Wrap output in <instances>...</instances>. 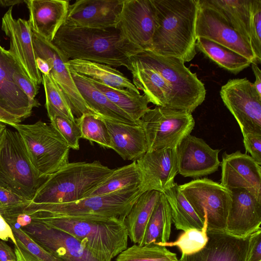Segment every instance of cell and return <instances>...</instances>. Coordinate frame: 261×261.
I'll use <instances>...</instances> for the list:
<instances>
[{
	"instance_id": "24",
	"label": "cell",
	"mask_w": 261,
	"mask_h": 261,
	"mask_svg": "<svg viewBox=\"0 0 261 261\" xmlns=\"http://www.w3.org/2000/svg\"><path fill=\"white\" fill-rule=\"evenodd\" d=\"M33 31L51 42L64 24L70 5L67 0H26Z\"/></svg>"
},
{
	"instance_id": "31",
	"label": "cell",
	"mask_w": 261,
	"mask_h": 261,
	"mask_svg": "<svg viewBox=\"0 0 261 261\" xmlns=\"http://www.w3.org/2000/svg\"><path fill=\"white\" fill-rule=\"evenodd\" d=\"M163 193L170 206L172 223L177 230L184 231L191 228H203V222L180 192L177 183Z\"/></svg>"
},
{
	"instance_id": "40",
	"label": "cell",
	"mask_w": 261,
	"mask_h": 261,
	"mask_svg": "<svg viewBox=\"0 0 261 261\" xmlns=\"http://www.w3.org/2000/svg\"><path fill=\"white\" fill-rule=\"evenodd\" d=\"M31 201L0 186V214L11 226Z\"/></svg>"
},
{
	"instance_id": "13",
	"label": "cell",
	"mask_w": 261,
	"mask_h": 261,
	"mask_svg": "<svg viewBox=\"0 0 261 261\" xmlns=\"http://www.w3.org/2000/svg\"><path fill=\"white\" fill-rule=\"evenodd\" d=\"M32 239L61 261H111L64 231L32 221L21 227Z\"/></svg>"
},
{
	"instance_id": "5",
	"label": "cell",
	"mask_w": 261,
	"mask_h": 261,
	"mask_svg": "<svg viewBox=\"0 0 261 261\" xmlns=\"http://www.w3.org/2000/svg\"><path fill=\"white\" fill-rule=\"evenodd\" d=\"M144 192L141 186L71 202L37 204L31 201L24 212L56 216L117 219L124 222L135 202Z\"/></svg>"
},
{
	"instance_id": "50",
	"label": "cell",
	"mask_w": 261,
	"mask_h": 261,
	"mask_svg": "<svg viewBox=\"0 0 261 261\" xmlns=\"http://www.w3.org/2000/svg\"><path fill=\"white\" fill-rule=\"evenodd\" d=\"M14 246L16 261H36L22 247L18 244Z\"/></svg>"
},
{
	"instance_id": "53",
	"label": "cell",
	"mask_w": 261,
	"mask_h": 261,
	"mask_svg": "<svg viewBox=\"0 0 261 261\" xmlns=\"http://www.w3.org/2000/svg\"><path fill=\"white\" fill-rule=\"evenodd\" d=\"M32 222L31 217L24 212L20 214L16 218V222L21 227H25L30 224Z\"/></svg>"
},
{
	"instance_id": "55",
	"label": "cell",
	"mask_w": 261,
	"mask_h": 261,
	"mask_svg": "<svg viewBox=\"0 0 261 261\" xmlns=\"http://www.w3.org/2000/svg\"><path fill=\"white\" fill-rule=\"evenodd\" d=\"M7 127L5 124L0 122V149L2 147L6 137Z\"/></svg>"
},
{
	"instance_id": "25",
	"label": "cell",
	"mask_w": 261,
	"mask_h": 261,
	"mask_svg": "<svg viewBox=\"0 0 261 261\" xmlns=\"http://www.w3.org/2000/svg\"><path fill=\"white\" fill-rule=\"evenodd\" d=\"M100 118L107 126L111 149L123 160L136 161L148 151L146 136L141 122L126 124Z\"/></svg>"
},
{
	"instance_id": "20",
	"label": "cell",
	"mask_w": 261,
	"mask_h": 261,
	"mask_svg": "<svg viewBox=\"0 0 261 261\" xmlns=\"http://www.w3.org/2000/svg\"><path fill=\"white\" fill-rule=\"evenodd\" d=\"M136 162L142 174L144 192L155 190L163 193L175 183L178 173L176 148L147 151Z\"/></svg>"
},
{
	"instance_id": "46",
	"label": "cell",
	"mask_w": 261,
	"mask_h": 261,
	"mask_svg": "<svg viewBox=\"0 0 261 261\" xmlns=\"http://www.w3.org/2000/svg\"><path fill=\"white\" fill-rule=\"evenodd\" d=\"M247 261H261V229L250 235Z\"/></svg>"
},
{
	"instance_id": "8",
	"label": "cell",
	"mask_w": 261,
	"mask_h": 261,
	"mask_svg": "<svg viewBox=\"0 0 261 261\" xmlns=\"http://www.w3.org/2000/svg\"><path fill=\"white\" fill-rule=\"evenodd\" d=\"M13 127L20 136L33 166L41 175L50 176L69 163L70 148L50 124L39 120Z\"/></svg>"
},
{
	"instance_id": "32",
	"label": "cell",
	"mask_w": 261,
	"mask_h": 261,
	"mask_svg": "<svg viewBox=\"0 0 261 261\" xmlns=\"http://www.w3.org/2000/svg\"><path fill=\"white\" fill-rule=\"evenodd\" d=\"M172 223L170 206L162 193L148 222L143 245H158L167 242L171 234Z\"/></svg>"
},
{
	"instance_id": "29",
	"label": "cell",
	"mask_w": 261,
	"mask_h": 261,
	"mask_svg": "<svg viewBox=\"0 0 261 261\" xmlns=\"http://www.w3.org/2000/svg\"><path fill=\"white\" fill-rule=\"evenodd\" d=\"M161 193L155 190L144 192L126 216L124 223L128 237L135 244L143 245L148 222Z\"/></svg>"
},
{
	"instance_id": "44",
	"label": "cell",
	"mask_w": 261,
	"mask_h": 261,
	"mask_svg": "<svg viewBox=\"0 0 261 261\" xmlns=\"http://www.w3.org/2000/svg\"><path fill=\"white\" fill-rule=\"evenodd\" d=\"M13 79L15 83L27 95L30 100L34 103L39 106L40 103L35 98L38 92L39 85L33 82L21 72H15L13 74Z\"/></svg>"
},
{
	"instance_id": "7",
	"label": "cell",
	"mask_w": 261,
	"mask_h": 261,
	"mask_svg": "<svg viewBox=\"0 0 261 261\" xmlns=\"http://www.w3.org/2000/svg\"><path fill=\"white\" fill-rule=\"evenodd\" d=\"M135 56L155 69L163 76L171 93L170 108L192 113L204 100V84L176 58L143 51Z\"/></svg>"
},
{
	"instance_id": "43",
	"label": "cell",
	"mask_w": 261,
	"mask_h": 261,
	"mask_svg": "<svg viewBox=\"0 0 261 261\" xmlns=\"http://www.w3.org/2000/svg\"><path fill=\"white\" fill-rule=\"evenodd\" d=\"M11 228L17 244L24 248L36 261H61L32 239L21 228Z\"/></svg>"
},
{
	"instance_id": "45",
	"label": "cell",
	"mask_w": 261,
	"mask_h": 261,
	"mask_svg": "<svg viewBox=\"0 0 261 261\" xmlns=\"http://www.w3.org/2000/svg\"><path fill=\"white\" fill-rule=\"evenodd\" d=\"M243 143L246 152L261 165V135L248 133L243 135Z\"/></svg>"
},
{
	"instance_id": "42",
	"label": "cell",
	"mask_w": 261,
	"mask_h": 261,
	"mask_svg": "<svg viewBox=\"0 0 261 261\" xmlns=\"http://www.w3.org/2000/svg\"><path fill=\"white\" fill-rule=\"evenodd\" d=\"M50 124L61 135L69 147L74 150L80 148L79 141L82 133L79 126L75 121H70L59 116L49 118Z\"/></svg>"
},
{
	"instance_id": "37",
	"label": "cell",
	"mask_w": 261,
	"mask_h": 261,
	"mask_svg": "<svg viewBox=\"0 0 261 261\" xmlns=\"http://www.w3.org/2000/svg\"><path fill=\"white\" fill-rule=\"evenodd\" d=\"M42 76L45 94V106L49 118L59 116L70 121H75L69 106L50 75L42 74Z\"/></svg>"
},
{
	"instance_id": "39",
	"label": "cell",
	"mask_w": 261,
	"mask_h": 261,
	"mask_svg": "<svg viewBox=\"0 0 261 261\" xmlns=\"http://www.w3.org/2000/svg\"><path fill=\"white\" fill-rule=\"evenodd\" d=\"M204 226L201 229L191 228L181 233L173 242H166L158 245L165 247H177L181 255L196 253L203 248L208 240L207 223L204 220Z\"/></svg>"
},
{
	"instance_id": "33",
	"label": "cell",
	"mask_w": 261,
	"mask_h": 261,
	"mask_svg": "<svg viewBox=\"0 0 261 261\" xmlns=\"http://www.w3.org/2000/svg\"><path fill=\"white\" fill-rule=\"evenodd\" d=\"M196 48L219 66L234 74L251 64L248 59L239 54L204 38H197Z\"/></svg>"
},
{
	"instance_id": "28",
	"label": "cell",
	"mask_w": 261,
	"mask_h": 261,
	"mask_svg": "<svg viewBox=\"0 0 261 261\" xmlns=\"http://www.w3.org/2000/svg\"><path fill=\"white\" fill-rule=\"evenodd\" d=\"M66 64L70 71L89 80L114 88L127 89L140 94L130 80L112 66L80 59L69 60Z\"/></svg>"
},
{
	"instance_id": "14",
	"label": "cell",
	"mask_w": 261,
	"mask_h": 261,
	"mask_svg": "<svg viewBox=\"0 0 261 261\" xmlns=\"http://www.w3.org/2000/svg\"><path fill=\"white\" fill-rule=\"evenodd\" d=\"M196 23V38H204L225 46L258 64L249 43L225 18L205 0H198Z\"/></svg>"
},
{
	"instance_id": "49",
	"label": "cell",
	"mask_w": 261,
	"mask_h": 261,
	"mask_svg": "<svg viewBox=\"0 0 261 261\" xmlns=\"http://www.w3.org/2000/svg\"><path fill=\"white\" fill-rule=\"evenodd\" d=\"M21 120L7 112L0 107V122L13 126L20 123Z\"/></svg>"
},
{
	"instance_id": "36",
	"label": "cell",
	"mask_w": 261,
	"mask_h": 261,
	"mask_svg": "<svg viewBox=\"0 0 261 261\" xmlns=\"http://www.w3.org/2000/svg\"><path fill=\"white\" fill-rule=\"evenodd\" d=\"M116 261H178L176 254L159 245L135 244L118 255Z\"/></svg>"
},
{
	"instance_id": "52",
	"label": "cell",
	"mask_w": 261,
	"mask_h": 261,
	"mask_svg": "<svg viewBox=\"0 0 261 261\" xmlns=\"http://www.w3.org/2000/svg\"><path fill=\"white\" fill-rule=\"evenodd\" d=\"M36 64L41 74L49 75L50 72V66L48 62L42 58L36 57Z\"/></svg>"
},
{
	"instance_id": "6",
	"label": "cell",
	"mask_w": 261,
	"mask_h": 261,
	"mask_svg": "<svg viewBox=\"0 0 261 261\" xmlns=\"http://www.w3.org/2000/svg\"><path fill=\"white\" fill-rule=\"evenodd\" d=\"M49 176L34 167L19 133L7 128L0 149V186L32 201Z\"/></svg>"
},
{
	"instance_id": "2",
	"label": "cell",
	"mask_w": 261,
	"mask_h": 261,
	"mask_svg": "<svg viewBox=\"0 0 261 261\" xmlns=\"http://www.w3.org/2000/svg\"><path fill=\"white\" fill-rule=\"evenodd\" d=\"M155 27L151 51L184 63L196 55V23L198 0H152Z\"/></svg>"
},
{
	"instance_id": "3",
	"label": "cell",
	"mask_w": 261,
	"mask_h": 261,
	"mask_svg": "<svg viewBox=\"0 0 261 261\" xmlns=\"http://www.w3.org/2000/svg\"><path fill=\"white\" fill-rule=\"evenodd\" d=\"M27 214L32 221L70 234L110 260L127 248V231L124 222L119 219Z\"/></svg>"
},
{
	"instance_id": "48",
	"label": "cell",
	"mask_w": 261,
	"mask_h": 261,
	"mask_svg": "<svg viewBox=\"0 0 261 261\" xmlns=\"http://www.w3.org/2000/svg\"><path fill=\"white\" fill-rule=\"evenodd\" d=\"M16 261L14 251L4 241H0V261Z\"/></svg>"
},
{
	"instance_id": "22",
	"label": "cell",
	"mask_w": 261,
	"mask_h": 261,
	"mask_svg": "<svg viewBox=\"0 0 261 261\" xmlns=\"http://www.w3.org/2000/svg\"><path fill=\"white\" fill-rule=\"evenodd\" d=\"M229 190L230 204L225 231L246 237L260 229L261 200L245 189Z\"/></svg>"
},
{
	"instance_id": "26",
	"label": "cell",
	"mask_w": 261,
	"mask_h": 261,
	"mask_svg": "<svg viewBox=\"0 0 261 261\" xmlns=\"http://www.w3.org/2000/svg\"><path fill=\"white\" fill-rule=\"evenodd\" d=\"M129 70L132 74L133 84L138 90L143 92L149 102L156 106L170 108V89L155 69L134 56L130 58Z\"/></svg>"
},
{
	"instance_id": "1",
	"label": "cell",
	"mask_w": 261,
	"mask_h": 261,
	"mask_svg": "<svg viewBox=\"0 0 261 261\" xmlns=\"http://www.w3.org/2000/svg\"><path fill=\"white\" fill-rule=\"evenodd\" d=\"M69 60L130 67V58L142 51L116 28L93 29L63 24L51 42Z\"/></svg>"
},
{
	"instance_id": "38",
	"label": "cell",
	"mask_w": 261,
	"mask_h": 261,
	"mask_svg": "<svg viewBox=\"0 0 261 261\" xmlns=\"http://www.w3.org/2000/svg\"><path fill=\"white\" fill-rule=\"evenodd\" d=\"M75 121L80 128L82 138L111 149V138L107 126L100 117L87 113Z\"/></svg>"
},
{
	"instance_id": "18",
	"label": "cell",
	"mask_w": 261,
	"mask_h": 261,
	"mask_svg": "<svg viewBox=\"0 0 261 261\" xmlns=\"http://www.w3.org/2000/svg\"><path fill=\"white\" fill-rule=\"evenodd\" d=\"M123 1H76L70 4L63 24L99 29L116 28Z\"/></svg>"
},
{
	"instance_id": "54",
	"label": "cell",
	"mask_w": 261,
	"mask_h": 261,
	"mask_svg": "<svg viewBox=\"0 0 261 261\" xmlns=\"http://www.w3.org/2000/svg\"><path fill=\"white\" fill-rule=\"evenodd\" d=\"M25 2L26 0H0V5L3 7H12Z\"/></svg>"
},
{
	"instance_id": "11",
	"label": "cell",
	"mask_w": 261,
	"mask_h": 261,
	"mask_svg": "<svg viewBox=\"0 0 261 261\" xmlns=\"http://www.w3.org/2000/svg\"><path fill=\"white\" fill-rule=\"evenodd\" d=\"M221 99L234 116L242 135H261V96L246 78L230 79L220 91Z\"/></svg>"
},
{
	"instance_id": "41",
	"label": "cell",
	"mask_w": 261,
	"mask_h": 261,
	"mask_svg": "<svg viewBox=\"0 0 261 261\" xmlns=\"http://www.w3.org/2000/svg\"><path fill=\"white\" fill-rule=\"evenodd\" d=\"M250 44L258 63H261V0H250Z\"/></svg>"
},
{
	"instance_id": "21",
	"label": "cell",
	"mask_w": 261,
	"mask_h": 261,
	"mask_svg": "<svg viewBox=\"0 0 261 261\" xmlns=\"http://www.w3.org/2000/svg\"><path fill=\"white\" fill-rule=\"evenodd\" d=\"M221 185L228 190L245 189L261 200V166L238 150L222 154Z\"/></svg>"
},
{
	"instance_id": "35",
	"label": "cell",
	"mask_w": 261,
	"mask_h": 261,
	"mask_svg": "<svg viewBox=\"0 0 261 261\" xmlns=\"http://www.w3.org/2000/svg\"><path fill=\"white\" fill-rule=\"evenodd\" d=\"M205 1L208 4L217 10L231 27L250 44L249 34L250 0Z\"/></svg>"
},
{
	"instance_id": "51",
	"label": "cell",
	"mask_w": 261,
	"mask_h": 261,
	"mask_svg": "<svg viewBox=\"0 0 261 261\" xmlns=\"http://www.w3.org/2000/svg\"><path fill=\"white\" fill-rule=\"evenodd\" d=\"M251 65L255 77V82L253 85L257 93L261 96V70L257 63H253Z\"/></svg>"
},
{
	"instance_id": "15",
	"label": "cell",
	"mask_w": 261,
	"mask_h": 261,
	"mask_svg": "<svg viewBox=\"0 0 261 261\" xmlns=\"http://www.w3.org/2000/svg\"><path fill=\"white\" fill-rule=\"evenodd\" d=\"M155 27L152 0H123L116 28L141 50L150 51Z\"/></svg>"
},
{
	"instance_id": "57",
	"label": "cell",
	"mask_w": 261,
	"mask_h": 261,
	"mask_svg": "<svg viewBox=\"0 0 261 261\" xmlns=\"http://www.w3.org/2000/svg\"><path fill=\"white\" fill-rule=\"evenodd\" d=\"M178 261H180V259H178Z\"/></svg>"
},
{
	"instance_id": "19",
	"label": "cell",
	"mask_w": 261,
	"mask_h": 261,
	"mask_svg": "<svg viewBox=\"0 0 261 261\" xmlns=\"http://www.w3.org/2000/svg\"><path fill=\"white\" fill-rule=\"evenodd\" d=\"M16 71L25 74L14 57L0 45V107L22 120L30 117L33 108L39 106L13 80V74Z\"/></svg>"
},
{
	"instance_id": "17",
	"label": "cell",
	"mask_w": 261,
	"mask_h": 261,
	"mask_svg": "<svg viewBox=\"0 0 261 261\" xmlns=\"http://www.w3.org/2000/svg\"><path fill=\"white\" fill-rule=\"evenodd\" d=\"M220 151L211 148L203 139L188 135L176 148L178 173L192 178L214 173L221 165Z\"/></svg>"
},
{
	"instance_id": "27",
	"label": "cell",
	"mask_w": 261,
	"mask_h": 261,
	"mask_svg": "<svg viewBox=\"0 0 261 261\" xmlns=\"http://www.w3.org/2000/svg\"><path fill=\"white\" fill-rule=\"evenodd\" d=\"M71 71L74 82L90 110L95 115L111 121L126 124H138L119 109L86 77Z\"/></svg>"
},
{
	"instance_id": "23",
	"label": "cell",
	"mask_w": 261,
	"mask_h": 261,
	"mask_svg": "<svg viewBox=\"0 0 261 261\" xmlns=\"http://www.w3.org/2000/svg\"><path fill=\"white\" fill-rule=\"evenodd\" d=\"M207 234L205 246L196 253L181 255L180 261H247L250 235L239 237L210 230Z\"/></svg>"
},
{
	"instance_id": "12",
	"label": "cell",
	"mask_w": 261,
	"mask_h": 261,
	"mask_svg": "<svg viewBox=\"0 0 261 261\" xmlns=\"http://www.w3.org/2000/svg\"><path fill=\"white\" fill-rule=\"evenodd\" d=\"M32 33L36 57L45 59L49 64V74L69 106L75 119L87 113L95 115L88 108L77 88L66 64L69 59L51 42L32 30Z\"/></svg>"
},
{
	"instance_id": "10",
	"label": "cell",
	"mask_w": 261,
	"mask_h": 261,
	"mask_svg": "<svg viewBox=\"0 0 261 261\" xmlns=\"http://www.w3.org/2000/svg\"><path fill=\"white\" fill-rule=\"evenodd\" d=\"M180 192L207 230L225 231L230 204L229 190L211 179L197 178L179 185Z\"/></svg>"
},
{
	"instance_id": "16",
	"label": "cell",
	"mask_w": 261,
	"mask_h": 261,
	"mask_svg": "<svg viewBox=\"0 0 261 261\" xmlns=\"http://www.w3.org/2000/svg\"><path fill=\"white\" fill-rule=\"evenodd\" d=\"M2 30L10 39L12 54L23 70L26 76L35 84L42 83V76L37 68L34 51L32 29L29 20L13 17L10 7L2 18Z\"/></svg>"
},
{
	"instance_id": "30",
	"label": "cell",
	"mask_w": 261,
	"mask_h": 261,
	"mask_svg": "<svg viewBox=\"0 0 261 261\" xmlns=\"http://www.w3.org/2000/svg\"><path fill=\"white\" fill-rule=\"evenodd\" d=\"M88 80L110 101L135 122H140L141 118L149 109L148 106L149 101L144 94H138L127 89L114 88Z\"/></svg>"
},
{
	"instance_id": "47",
	"label": "cell",
	"mask_w": 261,
	"mask_h": 261,
	"mask_svg": "<svg viewBox=\"0 0 261 261\" xmlns=\"http://www.w3.org/2000/svg\"><path fill=\"white\" fill-rule=\"evenodd\" d=\"M0 239L8 241L10 240L14 245H17L11 226L0 214Z\"/></svg>"
},
{
	"instance_id": "9",
	"label": "cell",
	"mask_w": 261,
	"mask_h": 261,
	"mask_svg": "<svg viewBox=\"0 0 261 261\" xmlns=\"http://www.w3.org/2000/svg\"><path fill=\"white\" fill-rule=\"evenodd\" d=\"M140 120L146 136L148 151L176 148L195 125L191 113L159 106L149 108Z\"/></svg>"
},
{
	"instance_id": "56",
	"label": "cell",
	"mask_w": 261,
	"mask_h": 261,
	"mask_svg": "<svg viewBox=\"0 0 261 261\" xmlns=\"http://www.w3.org/2000/svg\"><path fill=\"white\" fill-rule=\"evenodd\" d=\"M8 261H14V260H8Z\"/></svg>"
},
{
	"instance_id": "34",
	"label": "cell",
	"mask_w": 261,
	"mask_h": 261,
	"mask_svg": "<svg viewBox=\"0 0 261 261\" xmlns=\"http://www.w3.org/2000/svg\"><path fill=\"white\" fill-rule=\"evenodd\" d=\"M142 174L136 161L114 169L112 173L86 197L103 195L142 186ZM85 197V198H86Z\"/></svg>"
},
{
	"instance_id": "4",
	"label": "cell",
	"mask_w": 261,
	"mask_h": 261,
	"mask_svg": "<svg viewBox=\"0 0 261 261\" xmlns=\"http://www.w3.org/2000/svg\"><path fill=\"white\" fill-rule=\"evenodd\" d=\"M113 170L98 161L69 163L49 176L31 202L54 204L81 200L100 185Z\"/></svg>"
}]
</instances>
